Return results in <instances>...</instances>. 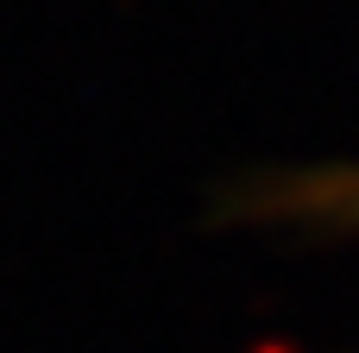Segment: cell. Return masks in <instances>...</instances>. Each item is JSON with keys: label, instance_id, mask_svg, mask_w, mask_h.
<instances>
[{"label": "cell", "instance_id": "cell-1", "mask_svg": "<svg viewBox=\"0 0 359 353\" xmlns=\"http://www.w3.org/2000/svg\"><path fill=\"white\" fill-rule=\"evenodd\" d=\"M265 215L284 221H309V227H359V171H316V177H290L284 189L265 196Z\"/></svg>", "mask_w": 359, "mask_h": 353}]
</instances>
